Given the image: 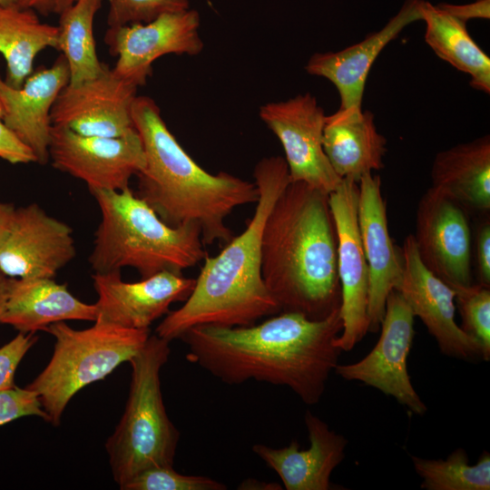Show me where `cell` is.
Here are the masks:
<instances>
[{"label":"cell","mask_w":490,"mask_h":490,"mask_svg":"<svg viewBox=\"0 0 490 490\" xmlns=\"http://www.w3.org/2000/svg\"><path fill=\"white\" fill-rule=\"evenodd\" d=\"M339 309L323 319L279 312L243 327L199 325L180 338L186 358L229 385L250 379L289 387L308 405L317 404L341 350Z\"/></svg>","instance_id":"6da1fadb"},{"label":"cell","mask_w":490,"mask_h":490,"mask_svg":"<svg viewBox=\"0 0 490 490\" xmlns=\"http://www.w3.org/2000/svg\"><path fill=\"white\" fill-rule=\"evenodd\" d=\"M338 238L328 194L290 181L261 236V274L279 312L319 320L339 309Z\"/></svg>","instance_id":"7a4b0ae2"},{"label":"cell","mask_w":490,"mask_h":490,"mask_svg":"<svg viewBox=\"0 0 490 490\" xmlns=\"http://www.w3.org/2000/svg\"><path fill=\"white\" fill-rule=\"evenodd\" d=\"M253 176L259 191L253 216L218 255L205 256L192 292L161 321L158 337L171 341L195 326H250L279 313L262 279L261 236L271 208L290 182L287 162L280 156L263 158Z\"/></svg>","instance_id":"3957f363"},{"label":"cell","mask_w":490,"mask_h":490,"mask_svg":"<svg viewBox=\"0 0 490 490\" xmlns=\"http://www.w3.org/2000/svg\"><path fill=\"white\" fill-rule=\"evenodd\" d=\"M132 116L145 155L135 194L172 227L198 225L204 245L228 243L233 233L226 218L237 207L257 202L255 182L203 170L170 132L151 97L136 96Z\"/></svg>","instance_id":"277c9868"},{"label":"cell","mask_w":490,"mask_h":490,"mask_svg":"<svg viewBox=\"0 0 490 490\" xmlns=\"http://www.w3.org/2000/svg\"><path fill=\"white\" fill-rule=\"evenodd\" d=\"M91 194L101 211L88 258L94 273L121 272L129 267L142 279L162 271L182 274L207 255L198 225L166 224L130 187Z\"/></svg>","instance_id":"5b68a950"},{"label":"cell","mask_w":490,"mask_h":490,"mask_svg":"<svg viewBox=\"0 0 490 490\" xmlns=\"http://www.w3.org/2000/svg\"><path fill=\"white\" fill-rule=\"evenodd\" d=\"M169 344L150 335L129 361L132 379L125 410L105 443L112 475L121 489L149 468L173 466L180 433L168 417L160 380L171 353Z\"/></svg>","instance_id":"8992f818"},{"label":"cell","mask_w":490,"mask_h":490,"mask_svg":"<svg viewBox=\"0 0 490 490\" xmlns=\"http://www.w3.org/2000/svg\"><path fill=\"white\" fill-rule=\"evenodd\" d=\"M44 331L55 338L54 353L44 370L26 386L34 391L50 422L58 426L71 398L84 387L103 379L144 346L150 329L96 323L74 329L65 321Z\"/></svg>","instance_id":"52a82bcc"},{"label":"cell","mask_w":490,"mask_h":490,"mask_svg":"<svg viewBox=\"0 0 490 490\" xmlns=\"http://www.w3.org/2000/svg\"><path fill=\"white\" fill-rule=\"evenodd\" d=\"M414 318L402 295L391 290L375 347L359 361L338 364L334 370L346 380L362 382L393 397L413 414L422 416L427 407L407 371V357L415 337Z\"/></svg>","instance_id":"ba28073f"},{"label":"cell","mask_w":490,"mask_h":490,"mask_svg":"<svg viewBox=\"0 0 490 490\" xmlns=\"http://www.w3.org/2000/svg\"><path fill=\"white\" fill-rule=\"evenodd\" d=\"M49 161L54 168L84 181L93 192L122 191L145 165L143 146L135 130L122 137L85 136L53 125Z\"/></svg>","instance_id":"9c48e42d"},{"label":"cell","mask_w":490,"mask_h":490,"mask_svg":"<svg viewBox=\"0 0 490 490\" xmlns=\"http://www.w3.org/2000/svg\"><path fill=\"white\" fill-rule=\"evenodd\" d=\"M358 183L342 179L328 194L338 238V274L342 331L334 344L351 350L368 332L369 271L358 221Z\"/></svg>","instance_id":"30bf717a"},{"label":"cell","mask_w":490,"mask_h":490,"mask_svg":"<svg viewBox=\"0 0 490 490\" xmlns=\"http://www.w3.org/2000/svg\"><path fill=\"white\" fill-rule=\"evenodd\" d=\"M259 115L280 142L290 181L329 194L341 182L322 145L326 114L309 93L260 107Z\"/></svg>","instance_id":"8fae6325"},{"label":"cell","mask_w":490,"mask_h":490,"mask_svg":"<svg viewBox=\"0 0 490 490\" xmlns=\"http://www.w3.org/2000/svg\"><path fill=\"white\" fill-rule=\"evenodd\" d=\"M196 10L165 13L149 23L109 27L104 34L114 74L136 86L146 83L152 64L166 54L197 55L204 47Z\"/></svg>","instance_id":"7c38bea8"},{"label":"cell","mask_w":490,"mask_h":490,"mask_svg":"<svg viewBox=\"0 0 490 490\" xmlns=\"http://www.w3.org/2000/svg\"><path fill=\"white\" fill-rule=\"evenodd\" d=\"M424 266L451 288L472 282L471 230L467 211L430 187L421 197L413 235Z\"/></svg>","instance_id":"4fadbf2b"},{"label":"cell","mask_w":490,"mask_h":490,"mask_svg":"<svg viewBox=\"0 0 490 490\" xmlns=\"http://www.w3.org/2000/svg\"><path fill=\"white\" fill-rule=\"evenodd\" d=\"M75 255L73 229L30 203L14 210L0 244V271L11 279L54 278Z\"/></svg>","instance_id":"5bb4252c"},{"label":"cell","mask_w":490,"mask_h":490,"mask_svg":"<svg viewBox=\"0 0 490 490\" xmlns=\"http://www.w3.org/2000/svg\"><path fill=\"white\" fill-rule=\"evenodd\" d=\"M137 89L105 64L98 76L63 88L51 111L52 124L85 136L128 135L136 130L132 109Z\"/></svg>","instance_id":"9a60e30c"},{"label":"cell","mask_w":490,"mask_h":490,"mask_svg":"<svg viewBox=\"0 0 490 490\" xmlns=\"http://www.w3.org/2000/svg\"><path fill=\"white\" fill-rule=\"evenodd\" d=\"M401 252L402 277L395 289L422 320L441 353L466 360L483 358L480 343L455 320V290L424 266L413 235L406 237Z\"/></svg>","instance_id":"2e32d148"},{"label":"cell","mask_w":490,"mask_h":490,"mask_svg":"<svg viewBox=\"0 0 490 490\" xmlns=\"http://www.w3.org/2000/svg\"><path fill=\"white\" fill-rule=\"evenodd\" d=\"M92 279L98 297L94 322L134 329H149L172 303L185 301L195 285V279L171 271L136 282L122 280L121 272L93 273Z\"/></svg>","instance_id":"e0dca14e"},{"label":"cell","mask_w":490,"mask_h":490,"mask_svg":"<svg viewBox=\"0 0 490 490\" xmlns=\"http://www.w3.org/2000/svg\"><path fill=\"white\" fill-rule=\"evenodd\" d=\"M358 221L369 271L368 331L377 332L387 296L398 285L403 271L401 249L394 244L388 231L378 175L365 174L358 182Z\"/></svg>","instance_id":"ac0fdd59"},{"label":"cell","mask_w":490,"mask_h":490,"mask_svg":"<svg viewBox=\"0 0 490 490\" xmlns=\"http://www.w3.org/2000/svg\"><path fill=\"white\" fill-rule=\"evenodd\" d=\"M69 80V67L63 54L50 67L33 72L21 88L10 86L0 76L2 121L31 149L40 165L49 162L51 111Z\"/></svg>","instance_id":"d6986e66"},{"label":"cell","mask_w":490,"mask_h":490,"mask_svg":"<svg viewBox=\"0 0 490 490\" xmlns=\"http://www.w3.org/2000/svg\"><path fill=\"white\" fill-rule=\"evenodd\" d=\"M424 0H406L400 10L379 31L338 52L310 56L308 74L330 81L337 88L339 109H363L365 84L372 64L382 50L413 22L422 20Z\"/></svg>","instance_id":"ffe728a7"},{"label":"cell","mask_w":490,"mask_h":490,"mask_svg":"<svg viewBox=\"0 0 490 490\" xmlns=\"http://www.w3.org/2000/svg\"><path fill=\"white\" fill-rule=\"evenodd\" d=\"M304 420L310 443L308 449L301 450L294 440L281 448L256 444L252 450L279 475L285 489L328 490L330 475L343 461L348 441L309 410Z\"/></svg>","instance_id":"44dd1931"},{"label":"cell","mask_w":490,"mask_h":490,"mask_svg":"<svg viewBox=\"0 0 490 490\" xmlns=\"http://www.w3.org/2000/svg\"><path fill=\"white\" fill-rule=\"evenodd\" d=\"M322 145L340 179L358 183L365 174L384 167L387 139L378 132L368 110L338 109L326 115Z\"/></svg>","instance_id":"7402d4cb"},{"label":"cell","mask_w":490,"mask_h":490,"mask_svg":"<svg viewBox=\"0 0 490 490\" xmlns=\"http://www.w3.org/2000/svg\"><path fill=\"white\" fill-rule=\"evenodd\" d=\"M95 318L94 304L81 301L65 284L57 283L54 278H10L0 323L9 325L18 332L35 333L57 322H94Z\"/></svg>","instance_id":"603a6c76"},{"label":"cell","mask_w":490,"mask_h":490,"mask_svg":"<svg viewBox=\"0 0 490 490\" xmlns=\"http://www.w3.org/2000/svg\"><path fill=\"white\" fill-rule=\"evenodd\" d=\"M433 188L469 210L490 209V136L439 152L431 169Z\"/></svg>","instance_id":"cb8c5ba5"},{"label":"cell","mask_w":490,"mask_h":490,"mask_svg":"<svg viewBox=\"0 0 490 490\" xmlns=\"http://www.w3.org/2000/svg\"><path fill=\"white\" fill-rule=\"evenodd\" d=\"M57 44V25L41 22L34 10L15 3L0 5V54L6 63L7 84L21 88L34 72L37 54Z\"/></svg>","instance_id":"d4e9b609"},{"label":"cell","mask_w":490,"mask_h":490,"mask_svg":"<svg viewBox=\"0 0 490 490\" xmlns=\"http://www.w3.org/2000/svg\"><path fill=\"white\" fill-rule=\"evenodd\" d=\"M422 20L426 24L425 42L442 60L470 77L476 91L490 93V58L475 42L466 24L437 5L423 2Z\"/></svg>","instance_id":"484cf974"},{"label":"cell","mask_w":490,"mask_h":490,"mask_svg":"<svg viewBox=\"0 0 490 490\" xmlns=\"http://www.w3.org/2000/svg\"><path fill=\"white\" fill-rule=\"evenodd\" d=\"M101 5L102 0H76L60 14L56 49L67 62L71 84L98 76L105 66L98 58L93 36V20Z\"/></svg>","instance_id":"4316f807"},{"label":"cell","mask_w":490,"mask_h":490,"mask_svg":"<svg viewBox=\"0 0 490 490\" xmlns=\"http://www.w3.org/2000/svg\"><path fill=\"white\" fill-rule=\"evenodd\" d=\"M416 474L426 490H489L490 455L484 451L476 464L470 465L465 449L454 450L446 459L411 456Z\"/></svg>","instance_id":"83f0119b"},{"label":"cell","mask_w":490,"mask_h":490,"mask_svg":"<svg viewBox=\"0 0 490 490\" xmlns=\"http://www.w3.org/2000/svg\"><path fill=\"white\" fill-rule=\"evenodd\" d=\"M455 303L459 309L460 328L483 348V359H490V289L478 284L456 287Z\"/></svg>","instance_id":"f1b7e54d"},{"label":"cell","mask_w":490,"mask_h":490,"mask_svg":"<svg viewBox=\"0 0 490 490\" xmlns=\"http://www.w3.org/2000/svg\"><path fill=\"white\" fill-rule=\"evenodd\" d=\"M227 486L207 476L185 475L172 466H155L136 475L122 490H225Z\"/></svg>","instance_id":"f546056e"},{"label":"cell","mask_w":490,"mask_h":490,"mask_svg":"<svg viewBox=\"0 0 490 490\" xmlns=\"http://www.w3.org/2000/svg\"><path fill=\"white\" fill-rule=\"evenodd\" d=\"M189 9V0H109L107 24L117 27L149 23L165 13Z\"/></svg>","instance_id":"4dcf8cb0"},{"label":"cell","mask_w":490,"mask_h":490,"mask_svg":"<svg viewBox=\"0 0 490 490\" xmlns=\"http://www.w3.org/2000/svg\"><path fill=\"white\" fill-rule=\"evenodd\" d=\"M35 416L50 422L38 395L27 388L15 386L0 391V426L24 416Z\"/></svg>","instance_id":"1f68e13d"},{"label":"cell","mask_w":490,"mask_h":490,"mask_svg":"<svg viewBox=\"0 0 490 490\" xmlns=\"http://www.w3.org/2000/svg\"><path fill=\"white\" fill-rule=\"evenodd\" d=\"M34 333L19 332L0 347V391L14 387L15 371L29 349L36 343Z\"/></svg>","instance_id":"d6a6232c"},{"label":"cell","mask_w":490,"mask_h":490,"mask_svg":"<svg viewBox=\"0 0 490 490\" xmlns=\"http://www.w3.org/2000/svg\"><path fill=\"white\" fill-rule=\"evenodd\" d=\"M0 158L12 164L36 162L31 149L2 120H0Z\"/></svg>","instance_id":"836d02e7"},{"label":"cell","mask_w":490,"mask_h":490,"mask_svg":"<svg viewBox=\"0 0 490 490\" xmlns=\"http://www.w3.org/2000/svg\"><path fill=\"white\" fill-rule=\"evenodd\" d=\"M476 263L479 284L490 287V223L485 222L476 236Z\"/></svg>","instance_id":"e575fe53"},{"label":"cell","mask_w":490,"mask_h":490,"mask_svg":"<svg viewBox=\"0 0 490 490\" xmlns=\"http://www.w3.org/2000/svg\"><path fill=\"white\" fill-rule=\"evenodd\" d=\"M437 5L466 24L471 19L490 18V0H475L474 3L465 5L440 3Z\"/></svg>","instance_id":"d590c367"},{"label":"cell","mask_w":490,"mask_h":490,"mask_svg":"<svg viewBox=\"0 0 490 490\" xmlns=\"http://www.w3.org/2000/svg\"><path fill=\"white\" fill-rule=\"evenodd\" d=\"M76 0H15L23 8L36 10L43 15L58 14L72 5Z\"/></svg>","instance_id":"8d00e7d4"},{"label":"cell","mask_w":490,"mask_h":490,"mask_svg":"<svg viewBox=\"0 0 490 490\" xmlns=\"http://www.w3.org/2000/svg\"><path fill=\"white\" fill-rule=\"evenodd\" d=\"M15 208L13 203L0 200V244L7 232Z\"/></svg>","instance_id":"74e56055"},{"label":"cell","mask_w":490,"mask_h":490,"mask_svg":"<svg viewBox=\"0 0 490 490\" xmlns=\"http://www.w3.org/2000/svg\"><path fill=\"white\" fill-rule=\"evenodd\" d=\"M10 278L0 271V322L4 314L8 296Z\"/></svg>","instance_id":"f35d334b"},{"label":"cell","mask_w":490,"mask_h":490,"mask_svg":"<svg viewBox=\"0 0 490 490\" xmlns=\"http://www.w3.org/2000/svg\"><path fill=\"white\" fill-rule=\"evenodd\" d=\"M261 486H264L266 489H272V490H279L282 488L278 484H275V483L268 484L264 482H260L255 479L244 480L238 488L239 489H253L255 487V489H263Z\"/></svg>","instance_id":"ab89813d"},{"label":"cell","mask_w":490,"mask_h":490,"mask_svg":"<svg viewBox=\"0 0 490 490\" xmlns=\"http://www.w3.org/2000/svg\"><path fill=\"white\" fill-rule=\"evenodd\" d=\"M13 3H15V0H0V5H1L13 4Z\"/></svg>","instance_id":"60d3db41"},{"label":"cell","mask_w":490,"mask_h":490,"mask_svg":"<svg viewBox=\"0 0 490 490\" xmlns=\"http://www.w3.org/2000/svg\"><path fill=\"white\" fill-rule=\"evenodd\" d=\"M2 116H3V108H2L1 102H0V120H2Z\"/></svg>","instance_id":"b9f144b4"}]
</instances>
